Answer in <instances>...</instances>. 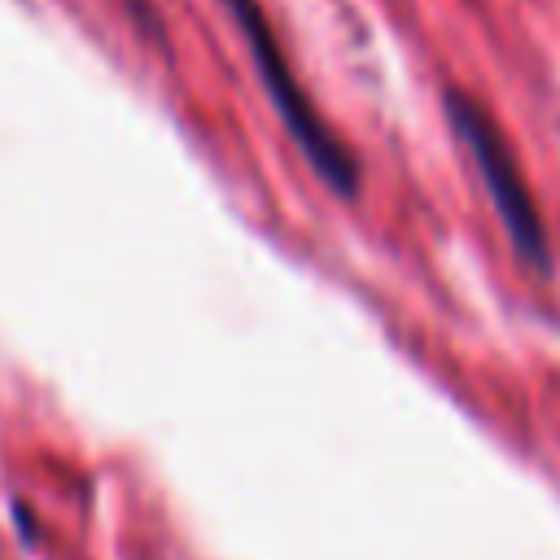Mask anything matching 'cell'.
<instances>
[{
    "label": "cell",
    "instance_id": "6da1fadb",
    "mask_svg": "<svg viewBox=\"0 0 560 560\" xmlns=\"http://www.w3.org/2000/svg\"><path fill=\"white\" fill-rule=\"evenodd\" d=\"M223 4H228V18L236 22V31L245 35V48L254 57V70H258V79H262V88H267V96H271V105H276V114H280V122L289 131V140L306 158V166L337 197H346V201L359 197L363 166H359L354 149L337 136V127L324 122V114L315 109V101L306 96V88L298 83V74L289 66V57H284V48H280L267 13H262V4L258 0H223Z\"/></svg>",
    "mask_w": 560,
    "mask_h": 560
},
{
    "label": "cell",
    "instance_id": "7a4b0ae2",
    "mask_svg": "<svg viewBox=\"0 0 560 560\" xmlns=\"http://www.w3.org/2000/svg\"><path fill=\"white\" fill-rule=\"evenodd\" d=\"M442 109H446V122L455 131V140L464 144V153L472 158L481 184H486V197L516 249V258L542 276H551V236H547V223H542V210L525 184V171L508 144V136L499 131V122L486 114L481 101H472L464 88H446L442 92Z\"/></svg>",
    "mask_w": 560,
    "mask_h": 560
},
{
    "label": "cell",
    "instance_id": "3957f363",
    "mask_svg": "<svg viewBox=\"0 0 560 560\" xmlns=\"http://www.w3.org/2000/svg\"><path fill=\"white\" fill-rule=\"evenodd\" d=\"M127 9H131V18H136V26L144 31V35H162V22H158V9H149L144 0H127Z\"/></svg>",
    "mask_w": 560,
    "mask_h": 560
}]
</instances>
